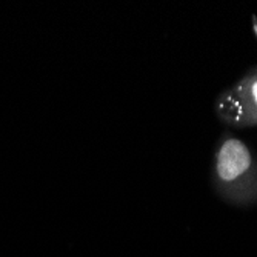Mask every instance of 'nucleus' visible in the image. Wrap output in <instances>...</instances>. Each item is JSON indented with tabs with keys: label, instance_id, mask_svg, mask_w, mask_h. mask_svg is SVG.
<instances>
[{
	"label": "nucleus",
	"instance_id": "nucleus-1",
	"mask_svg": "<svg viewBox=\"0 0 257 257\" xmlns=\"http://www.w3.org/2000/svg\"><path fill=\"white\" fill-rule=\"evenodd\" d=\"M213 183L234 205L257 203V159L243 140L225 136L214 154Z\"/></svg>",
	"mask_w": 257,
	"mask_h": 257
},
{
	"label": "nucleus",
	"instance_id": "nucleus-2",
	"mask_svg": "<svg viewBox=\"0 0 257 257\" xmlns=\"http://www.w3.org/2000/svg\"><path fill=\"white\" fill-rule=\"evenodd\" d=\"M216 112L226 125L236 128L257 126V68L220 92L216 100Z\"/></svg>",
	"mask_w": 257,
	"mask_h": 257
},
{
	"label": "nucleus",
	"instance_id": "nucleus-3",
	"mask_svg": "<svg viewBox=\"0 0 257 257\" xmlns=\"http://www.w3.org/2000/svg\"><path fill=\"white\" fill-rule=\"evenodd\" d=\"M252 30H254L255 37H257V16H252Z\"/></svg>",
	"mask_w": 257,
	"mask_h": 257
}]
</instances>
